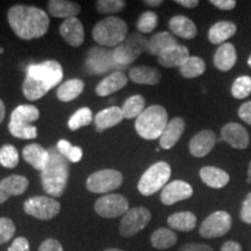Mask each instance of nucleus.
<instances>
[{"label":"nucleus","instance_id":"cd10ccee","mask_svg":"<svg viewBox=\"0 0 251 251\" xmlns=\"http://www.w3.org/2000/svg\"><path fill=\"white\" fill-rule=\"evenodd\" d=\"M178 45L177 40L175 39L174 35H171L168 31H159V33L152 35L148 40V48H147V52L150 55L157 56L158 57L162 52L165 50L172 48Z\"/></svg>","mask_w":251,"mask_h":251},{"label":"nucleus","instance_id":"13d9d810","mask_svg":"<svg viewBox=\"0 0 251 251\" xmlns=\"http://www.w3.org/2000/svg\"><path fill=\"white\" fill-rule=\"evenodd\" d=\"M248 64H249V67L251 68V55H250V57H249V59H248Z\"/></svg>","mask_w":251,"mask_h":251},{"label":"nucleus","instance_id":"f3484780","mask_svg":"<svg viewBox=\"0 0 251 251\" xmlns=\"http://www.w3.org/2000/svg\"><path fill=\"white\" fill-rule=\"evenodd\" d=\"M29 186L26 177L20 175H12L0 180V203H4L9 197L20 196Z\"/></svg>","mask_w":251,"mask_h":251},{"label":"nucleus","instance_id":"393cba45","mask_svg":"<svg viewBox=\"0 0 251 251\" xmlns=\"http://www.w3.org/2000/svg\"><path fill=\"white\" fill-rule=\"evenodd\" d=\"M80 11V5L76 1H68V0H50L48 1L49 14L55 18H62L65 20L70 18H77Z\"/></svg>","mask_w":251,"mask_h":251},{"label":"nucleus","instance_id":"5701e85b","mask_svg":"<svg viewBox=\"0 0 251 251\" xmlns=\"http://www.w3.org/2000/svg\"><path fill=\"white\" fill-rule=\"evenodd\" d=\"M124 113L121 107L118 106H112V107L105 108L100 111L94 118V124H96V129L99 133L108 129V128L114 127L124 120Z\"/></svg>","mask_w":251,"mask_h":251},{"label":"nucleus","instance_id":"2eb2a0df","mask_svg":"<svg viewBox=\"0 0 251 251\" xmlns=\"http://www.w3.org/2000/svg\"><path fill=\"white\" fill-rule=\"evenodd\" d=\"M193 196V188L190 184L183 180H174L166 184L161 192V200L166 206L186 200Z\"/></svg>","mask_w":251,"mask_h":251},{"label":"nucleus","instance_id":"c9c22d12","mask_svg":"<svg viewBox=\"0 0 251 251\" xmlns=\"http://www.w3.org/2000/svg\"><path fill=\"white\" fill-rule=\"evenodd\" d=\"M206 70V63L202 58L197 57V56H193L187 59L186 62L184 63L183 65L179 68V71L181 74V76L185 78H197L205 72Z\"/></svg>","mask_w":251,"mask_h":251},{"label":"nucleus","instance_id":"c85d7f7f","mask_svg":"<svg viewBox=\"0 0 251 251\" xmlns=\"http://www.w3.org/2000/svg\"><path fill=\"white\" fill-rule=\"evenodd\" d=\"M236 59L235 47L231 43H222L215 51L214 65L220 71H229L235 65Z\"/></svg>","mask_w":251,"mask_h":251},{"label":"nucleus","instance_id":"7c9ffc66","mask_svg":"<svg viewBox=\"0 0 251 251\" xmlns=\"http://www.w3.org/2000/svg\"><path fill=\"white\" fill-rule=\"evenodd\" d=\"M237 27L230 21H219L209 28L208 40L213 45H222V42L235 35Z\"/></svg>","mask_w":251,"mask_h":251},{"label":"nucleus","instance_id":"58836bf2","mask_svg":"<svg viewBox=\"0 0 251 251\" xmlns=\"http://www.w3.org/2000/svg\"><path fill=\"white\" fill-rule=\"evenodd\" d=\"M92 111L89 107H83L75 113L74 115L69 120V128L71 130H77L81 127L90 125L92 121Z\"/></svg>","mask_w":251,"mask_h":251},{"label":"nucleus","instance_id":"412c9836","mask_svg":"<svg viewBox=\"0 0 251 251\" xmlns=\"http://www.w3.org/2000/svg\"><path fill=\"white\" fill-rule=\"evenodd\" d=\"M23 157L25 161L33 166L35 170L42 172L49 161V152L40 144L33 143L25 147Z\"/></svg>","mask_w":251,"mask_h":251},{"label":"nucleus","instance_id":"4c0bfd02","mask_svg":"<svg viewBox=\"0 0 251 251\" xmlns=\"http://www.w3.org/2000/svg\"><path fill=\"white\" fill-rule=\"evenodd\" d=\"M19 164V152L15 147L5 144L0 148V165L7 169H14Z\"/></svg>","mask_w":251,"mask_h":251},{"label":"nucleus","instance_id":"de8ad7c7","mask_svg":"<svg viewBox=\"0 0 251 251\" xmlns=\"http://www.w3.org/2000/svg\"><path fill=\"white\" fill-rule=\"evenodd\" d=\"M178 251H214L212 247L201 243H186L181 246Z\"/></svg>","mask_w":251,"mask_h":251},{"label":"nucleus","instance_id":"864d4df0","mask_svg":"<svg viewBox=\"0 0 251 251\" xmlns=\"http://www.w3.org/2000/svg\"><path fill=\"white\" fill-rule=\"evenodd\" d=\"M5 113H6L5 103H4V101H2L1 99H0V125H1V122L4 121V119H5Z\"/></svg>","mask_w":251,"mask_h":251},{"label":"nucleus","instance_id":"f8f14e48","mask_svg":"<svg viewBox=\"0 0 251 251\" xmlns=\"http://www.w3.org/2000/svg\"><path fill=\"white\" fill-rule=\"evenodd\" d=\"M233 220L229 213L216 211L203 220L200 225L199 233L203 238H216L224 236L230 230Z\"/></svg>","mask_w":251,"mask_h":251},{"label":"nucleus","instance_id":"f03ea898","mask_svg":"<svg viewBox=\"0 0 251 251\" xmlns=\"http://www.w3.org/2000/svg\"><path fill=\"white\" fill-rule=\"evenodd\" d=\"M7 20L15 35L27 41L46 35L50 25L49 17L45 11L25 5H15L9 8Z\"/></svg>","mask_w":251,"mask_h":251},{"label":"nucleus","instance_id":"bb28decb","mask_svg":"<svg viewBox=\"0 0 251 251\" xmlns=\"http://www.w3.org/2000/svg\"><path fill=\"white\" fill-rule=\"evenodd\" d=\"M129 79L141 85H157L161 80V72L151 67H135L129 70Z\"/></svg>","mask_w":251,"mask_h":251},{"label":"nucleus","instance_id":"5fc2aeb1","mask_svg":"<svg viewBox=\"0 0 251 251\" xmlns=\"http://www.w3.org/2000/svg\"><path fill=\"white\" fill-rule=\"evenodd\" d=\"M144 4L148 6H152V7H156V6H161L163 4L162 0H146Z\"/></svg>","mask_w":251,"mask_h":251},{"label":"nucleus","instance_id":"0eeeda50","mask_svg":"<svg viewBox=\"0 0 251 251\" xmlns=\"http://www.w3.org/2000/svg\"><path fill=\"white\" fill-rule=\"evenodd\" d=\"M171 177V166L166 162H157L152 164L141 177L137 184L139 192L149 197L166 186Z\"/></svg>","mask_w":251,"mask_h":251},{"label":"nucleus","instance_id":"423d86ee","mask_svg":"<svg viewBox=\"0 0 251 251\" xmlns=\"http://www.w3.org/2000/svg\"><path fill=\"white\" fill-rule=\"evenodd\" d=\"M40 118V111L33 105H20L12 112L8 124L9 133L21 140H34L37 129L33 122Z\"/></svg>","mask_w":251,"mask_h":251},{"label":"nucleus","instance_id":"f704fd0d","mask_svg":"<svg viewBox=\"0 0 251 251\" xmlns=\"http://www.w3.org/2000/svg\"><path fill=\"white\" fill-rule=\"evenodd\" d=\"M144 107H146V100L142 96L136 94L126 100L121 109L125 119H137L144 112L146 109Z\"/></svg>","mask_w":251,"mask_h":251},{"label":"nucleus","instance_id":"c756f323","mask_svg":"<svg viewBox=\"0 0 251 251\" xmlns=\"http://www.w3.org/2000/svg\"><path fill=\"white\" fill-rule=\"evenodd\" d=\"M200 178L207 186L212 188H222L229 183L230 177L227 172L215 166H205L200 170Z\"/></svg>","mask_w":251,"mask_h":251},{"label":"nucleus","instance_id":"b1692460","mask_svg":"<svg viewBox=\"0 0 251 251\" xmlns=\"http://www.w3.org/2000/svg\"><path fill=\"white\" fill-rule=\"evenodd\" d=\"M185 130V121L181 118H175L169 121L168 126L159 137V144L163 149L169 150L179 141Z\"/></svg>","mask_w":251,"mask_h":251},{"label":"nucleus","instance_id":"6ab92c4d","mask_svg":"<svg viewBox=\"0 0 251 251\" xmlns=\"http://www.w3.org/2000/svg\"><path fill=\"white\" fill-rule=\"evenodd\" d=\"M59 34L65 42L71 47H80L84 42V33L83 24L77 18H70L63 21V24L59 26Z\"/></svg>","mask_w":251,"mask_h":251},{"label":"nucleus","instance_id":"4468645a","mask_svg":"<svg viewBox=\"0 0 251 251\" xmlns=\"http://www.w3.org/2000/svg\"><path fill=\"white\" fill-rule=\"evenodd\" d=\"M94 209L101 218L113 219L125 215L129 211V203L121 194H106L97 200Z\"/></svg>","mask_w":251,"mask_h":251},{"label":"nucleus","instance_id":"473e14b6","mask_svg":"<svg viewBox=\"0 0 251 251\" xmlns=\"http://www.w3.org/2000/svg\"><path fill=\"white\" fill-rule=\"evenodd\" d=\"M169 227L179 231H191L197 226V216L192 212H179L169 216Z\"/></svg>","mask_w":251,"mask_h":251},{"label":"nucleus","instance_id":"a18cd8bd","mask_svg":"<svg viewBox=\"0 0 251 251\" xmlns=\"http://www.w3.org/2000/svg\"><path fill=\"white\" fill-rule=\"evenodd\" d=\"M8 251H29V242L26 237H17L8 248Z\"/></svg>","mask_w":251,"mask_h":251},{"label":"nucleus","instance_id":"6e6552de","mask_svg":"<svg viewBox=\"0 0 251 251\" xmlns=\"http://www.w3.org/2000/svg\"><path fill=\"white\" fill-rule=\"evenodd\" d=\"M148 40L141 33H133L127 36L120 46L113 50V57L118 65L121 68L127 67L136 61L141 54L147 51Z\"/></svg>","mask_w":251,"mask_h":251},{"label":"nucleus","instance_id":"c03bdc74","mask_svg":"<svg viewBox=\"0 0 251 251\" xmlns=\"http://www.w3.org/2000/svg\"><path fill=\"white\" fill-rule=\"evenodd\" d=\"M241 220L246 224H251V192L248 194L244 199L242 208H241V213H240Z\"/></svg>","mask_w":251,"mask_h":251},{"label":"nucleus","instance_id":"8fccbe9b","mask_svg":"<svg viewBox=\"0 0 251 251\" xmlns=\"http://www.w3.org/2000/svg\"><path fill=\"white\" fill-rule=\"evenodd\" d=\"M209 2L219 9H222V11H231L236 6L235 0H211Z\"/></svg>","mask_w":251,"mask_h":251},{"label":"nucleus","instance_id":"e433bc0d","mask_svg":"<svg viewBox=\"0 0 251 251\" xmlns=\"http://www.w3.org/2000/svg\"><path fill=\"white\" fill-rule=\"evenodd\" d=\"M56 148L69 162L78 163L83 157V150H81L80 147L72 146L67 140H59Z\"/></svg>","mask_w":251,"mask_h":251},{"label":"nucleus","instance_id":"4be33fe9","mask_svg":"<svg viewBox=\"0 0 251 251\" xmlns=\"http://www.w3.org/2000/svg\"><path fill=\"white\" fill-rule=\"evenodd\" d=\"M188 58H190L188 49L181 45L165 50L157 57L159 64L164 68H180Z\"/></svg>","mask_w":251,"mask_h":251},{"label":"nucleus","instance_id":"3c124183","mask_svg":"<svg viewBox=\"0 0 251 251\" xmlns=\"http://www.w3.org/2000/svg\"><path fill=\"white\" fill-rule=\"evenodd\" d=\"M220 251H242V247L240 243L235 242V241H227L222 244Z\"/></svg>","mask_w":251,"mask_h":251},{"label":"nucleus","instance_id":"f257e3e1","mask_svg":"<svg viewBox=\"0 0 251 251\" xmlns=\"http://www.w3.org/2000/svg\"><path fill=\"white\" fill-rule=\"evenodd\" d=\"M63 79L62 65L49 59L39 64H30L26 70L23 92L28 100H39Z\"/></svg>","mask_w":251,"mask_h":251},{"label":"nucleus","instance_id":"ea45409f","mask_svg":"<svg viewBox=\"0 0 251 251\" xmlns=\"http://www.w3.org/2000/svg\"><path fill=\"white\" fill-rule=\"evenodd\" d=\"M251 93V77L242 76L235 79L231 86V94L234 98L243 99L250 96Z\"/></svg>","mask_w":251,"mask_h":251},{"label":"nucleus","instance_id":"6e6d98bb","mask_svg":"<svg viewBox=\"0 0 251 251\" xmlns=\"http://www.w3.org/2000/svg\"><path fill=\"white\" fill-rule=\"evenodd\" d=\"M248 183H251V162L249 164V168H248Z\"/></svg>","mask_w":251,"mask_h":251},{"label":"nucleus","instance_id":"a878e982","mask_svg":"<svg viewBox=\"0 0 251 251\" xmlns=\"http://www.w3.org/2000/svg\"><path fill=\"white\" fill-rule=\"evenodd\" d=\"M169 28L175 35L186 40H192L197 36L198 29L196 24L185 15H176L169 21Z\"/></svg>","mask_w":251,"mask_h":251},{"label":"nucleus","instance_id":"7ed1b4c3","mask_svg":"<svg viewBox=\"0 0 251 251\" xmlns=\"http://www.w3.org/2000/svg\"><path fill=\"white\" fill-rule=\"evenodd\" d=\"M49 161L45 170L41 172L42 186L52 198L62 197L67 188L70 164L69 161L58 151L57 148L48 149Z\"/></svg>","mask_w":251,"mask_h":251},{"label":"nucleus","instance_id":"a19ab883","mask_svg":"<svg viewBox=\"0 0 251 251\" xmlns=\"http://www.w3.org/2000/svg\"><path fill=\"white\" fill-rule=\"evenodd\" d=\"M157 24H158V17H157V14L155 12L148 11L141 14V17L136 23V28L141 34L151 33L152 30H155Z\"/></svg>","mask_w":251,"mask_h":251},{"label":"nucleus","instance_id":"49530a36","mask_svg":"<svg viewBox=\"0 0 251 251\" xmlns=\"http://www.w3.org/2000/svg\"><path fill=\"white\" fill-rule=\"evenodd\" d=\"M39 251H64L63 250L62 244L55 238H48L45 242L41 244Z\"/></svg>","mask_w":251,"mask_h":251},{"label":"nucleus","instance_id":"09e8293b","mask_svg":"<svg viewBox=\"0 0 251 251\" xmlns=\"http://www.w3.org/2000/svg\"><path fill=\"white\" fill-rule=\"evenodd\" d=\"M238 117L248 125L251 126V101L244 102L240 108H238Z\"/></svg>","mask_w":251,"mask_h":251},{"label":"nucleus","instance_id":"9b49d317","mask_svg":"<svg viewBox=\"0 0 251 251\" xmlns=\"http://www.w3.org/2000/svg\"><path fill=\"white\" fill-rule=\"evenodd\" d=\"M151 220V213L146 207H134L122 216L120 234L124 237H131L148 226Z\"/></svg>","mask_w":251,"mask_h":251},{"label":"nucleus","instance_id":"9d476101","mask_svg":"<svg viewBox=\"0 0 251 251\" xmlns=\"http://www.w3.org/2000/svg\"><path fill=\"white\" fill-rule=\"evenodd\" d=\"M24 211L28 215L39 220H50L55 218L61 211V203L54 198L31 197L25 201Z\"/></svg>","mask_w":251,"mask_h":251},{"label":"nucleus","instance_id":"1a4fd4ad","mask_svg":"<svg viewBox=\"0 0 251 251\" xmlns=\"http://www.w3.org/2000/svg\"><path fill=\"white\" fill-rule=\"evenodd\" d=\"M124 181V176L118 170L105 169L93 172L87 178L86 187L92 193H107L109 191L117 190Z\"/></svg>","mask_w":251,"mask_h":251},{"label":"nucleus","instance_id":"20e7f679","mask_svg":"<svg viewBox=\"0 0 251 251\" xmlns=\"http://www.w3.org/2000/svg\"><path fill=\"white\" fill-rule=\"evenodd\" d=\"M168 112L163 106L152 105L135 121V129L142 139L156 140L162 136L168 126Z\"/></svg>","mask_w":251,"mask_h":251},{"label":"nucleus","instance_id":"ddd939ff","mask_svg":"<svg viewBox=\"0 0 251 251\" xmlns=\"http://www.w3.org/2000/svg\"><path fill=\"white\" fill-rule=\"evenodd\" d=\"M86 70L91 75H101L112 69L120 71L121 67L117 64L113 57V50H106L99 47H93L87 55Z\"/></svg>","mask_w":251,"mask_h":251},{"label":"nucleus","instance_id":"2f4dec72","mask_svg":"<svg viewBox=\"0 0 251 251\" xmlns=\"http://www.w3.org/2000/svg\"><path fill=\"white\" fill-rule=\"evenodd\" d=\"M84 81L74 78V79L67 80L59 85L57 89V98L63 102H69L79 97L84 91Z\"/></svg>","mask_w":251,"mask_h":251},{"label":"nucleus","instance_id":"37998d69","mask_svg":"<svg viewBox=\"0 0 251 251\" xmlns=\"http://www.w3.org/2000/svg\"><path fill=\"white\" fill-rule=\"evenodd\" d=\"M15 225L11 219L0 218V244H4L13 238Z\"/></svg>","mask_w":251,"mask_h":251},{"label":"nucleus","instance_id":"39448f33","mask_svg":"<svg viewBox=\"0 0 251 251\" xmlns=\"http://www.w3.org/2000/svg\"><path fill=\"white\" fill-rule=\"evenodd\" d=\"M127 24L121 18L111 15L96 24L92 29V37L100 46L117 48L127 39Z\"/></svg>","mask_w":251,"mask_h":251},{"label":"nucleus","instance_id":"aec40b11","mask_svg":"<svg viewBox=\"0 0 251 251\" xmlns=\"http://www.w3.org/2000/svg\"><path fill=\"white\" fill-rule=\"evenodd\" d=\"M127 76L122 71H114L103 79L96 87V93L99 97L111 96L117 91L124 89L127 85Z\"/></svg>","mask_w":251,"mask_h":251},{"label":"nucleus","instance_id":"4d7b16f0","mask_svg":"<svg viewBox=\"0 0 251 251\" xmlns=\"http://www.w3.org/2000/svg\"><path fill=\"white\" fill-rule=\"evenodd\" d=\"M105 251H124V250L118 249V248H109V249H106Z\"/></svg>","mask_w":251,"mask_h":251},{"label":"nucleus","instance_id":"dca6fc26","mask_svg":"<svg viewBox=\"0 0 251 251\" xmlns=\"http://www.w3.org/2000/svg\"><path fill=\"white\" fill-rule=\"evenodd\" d=\"M221 139L235 149H246L250 143L247 129L236 122H229L222 127Z\"/></svg>","mask_w":251,"mask_h":251},{"label":"nucleus","instance_id":"79ce46f5","mask_svg":"<svg viewBox=\"0 0 251 251\" xmlns=\"http://www.w3.org/2000/svg\"><path fill=\"white\" fill-rule=\"evenodd\" d=\"M126 7L124 0H98L96 1V8L101 14L119 13Z\"/></svg>","mask_w":251,"mask_h":251},{"label":"nucleus","instance_id":"72a5a7b5","mask_svg":"<svg viewBox=\"0 0 251 251\" xmlns=\"http://www.w3.org/2000/svg\"><path fill=\"white\" fill-rule=\"evenodd\" d=\"M178 241V236L174 230L168 228H159L155 230L150 237L151 246L156 249L164 250L174 247Z\"/></svg>","mask_w":251,"mask_h":251},{"label":"nucleus","instance_id":"a211bd4d","mask_svg":"<svg viewBox=\"0 0 251 251\" xmlns=\"http://www.w3.org/2000/svg\"><path fill=\"white\" fill-rule=\"evenodd\" d=\"M216 143V135L211 129H205L199 131L197 135H194L191 140L190 149L191 155L194 157H203L208 155L214 148Z\"/></svg>","mask_w":251,"mask_h":251},{"label":"nucleus","instance_id":"603ef678","mask_svg":"<svg viewBox=\"0 0 251 251\" xmlns=\"http://www.w3.org/2000/svg\"><path fill=\"white\" fill-rule=\"evenodd\" d=\"M176 2L186 8H194L199 5V1H198V0H176Z\"/></svg>","mask_w":251,"mask_h":251}]
</instances>
